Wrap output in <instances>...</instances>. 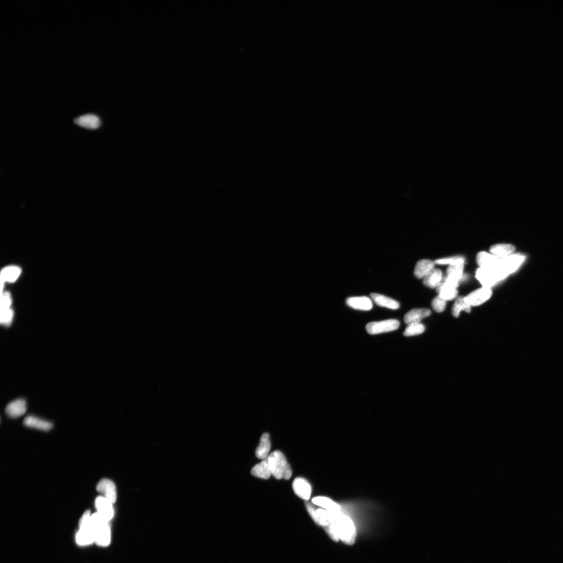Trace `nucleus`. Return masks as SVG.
I'll return each mask as SVG.
<instances>
[{"mask_svg":"<svg viewBox=\"0 0 563 563\" xmlns=\"http://www.w3.org/2000/svg\"><path fill=\"white\" fill-rule=\"evenodd\" d=\"M299 490L316 504L360 518H383L401 504L402 495L395 467L367 455H349L305 472Z\"/></svg>","mask_w":563,"mask_h":563,"instance_id":"obj_1","label":"nucleus"}]
</instances>
